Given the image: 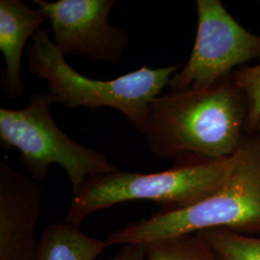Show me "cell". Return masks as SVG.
<instances>
[{"mask_svg": "<svg viewBox=\"0 0 260 260\" xmlns=\"http://www.w3.org/2000/svg\"><path fill=\"white\" fill-rule=\"evenodd\" d=\"M211 229L260 236V138L249 133L233 171L214 194L195 205L162 211L110 233V245H143Z\"/></svg>", "mask_w": 260, "mask_h": 260, "instance_id": "7a4b0ae2", "label": "cell"}, {"mask_svg": "<svg viewBox=\"0 0 260 260\" xmlns=\"http://www.w3.org/2000/svg\"><path fill=\"white\" fill-rule=\"evenodd\" d=\"M146 260H217L199 233L184 234L146 246Z\"/></svg>", "mask_w": 260, "mask_h": 260, "instance_id": "7c38bea8", "label": "cell"}, {"mask_svg": "<svg viewBox=\"0 0 260 260\" xmlns=\"http://www.w3.org/2000/svg\"><path fill=\"white\" fill-rule=\"evenodd\" d=\"M217 260H260V236L224 229L199 232Z\"/></svg>", "mask_w": 260, "mask_h": 260, "instance_id": "8fae6325", "label": "cell"}, {"mask_svg": "<svg viewBox=\"0 0 260 260\" xmlns=\"http://www.w3.org/2000/svg\"><path fill=\"white\" fill-rule=\"evenodd\" d=\"M42 199L38 181L0 163V260H36Z\"/></svg>", "mask_w": 260, "mask_h": 260, "instance_id": "ba28073f", "label": "cell"}, {"mask_svg": "<svg viewBox=\"0 0 260 260\" xmlns=\"http://www.w3.org/2000/svg\"><path fill=\"white\" fill-rule=\"evenodd\" d=\"M248 114L246 95L230 75L205 89L158 95L142 135L151 153L175 165L220 161L240 149Z\"/></svg>", "mask_w": 260, "mask_h": 260, "instance_id": "6da1fadb", "label": "cell"}, {"mask_svg": "<svg viewBox=\"0 0 260 260\" xmlns=\"http://www.w3.org/2000/svg\"><path fill=\"white\" fill-rule=\"evenodd\" d=\"M235 85L246 95L249 114L248 130L253 133L260 120V63L251 67H241L233 75Z\"/></svg>", "mask_w": 260, "mask_h": 260, "instance_id": "4fadbf2b", "label": "cell"}, {"mask_svg": "<svg viewBox=\"0 0 260 260\" xmlns=\"http://www.w3.org/2000/svg\"><path fill=\"white\" fill-rule=\"evenodd\" d=\"M235 154L220 161L175 165L167 171L143 174L117 171L88 178L73 194L66 223L80 226L100 210L130 201H150L164 212L183 209L214 194L230 177Z\"/></svg>", "mask_w": 260, "mask_h": 260, "instance_id": "277c9868", "label": "cell"}, {"mask_svg": "<svg viewBox=\"0 0 260 260\" xmlns=\"http://www.w3.org/2000/svg\"><path fill=\"white\" fill-rule=\"evenodd\" d=\"M50 22L52 42L63 55L85 56L94 62L120 63L129 35L108 22L117 0H34Z\"/></svg>", "mask_w": 260, "mask_h": 260, "instance_id": "52a82bcc", "label": "cell"}, {"mask_svg": "<svg viewBox=\"0 0 260 260\" xmlns=\"http://www.w3.org/2000/svg\"><path fill=\"white\" fill-rule=\"evenodd\" d=\"M49 93L34 94L26 107L0 109V145L8 152L17 149L36 181L43 180L52 164L65 170L75 194L90 177L112 174L118 167L99 150L69 137L53 120Z\"/></svg>", "mask_w": 260, "mask_h": 260, "instance_id": "5b68a950", "label": "cell"}, {"mask_svg": "<svg viewBox=\"0 0 260 260\" xmlns=\"http://www.w3.org/2000/svg\"><path fill=\"white\" fill-rule=\"evenodd\" d=\"M253 133H255L260 138V120L259 121L257 122V124H256V126H255V129L253 131Z\"/></svg>", "mask_w": 260, "mask_h": 260, "instance_id": "9a60e30c", "label": "cell"}, {"mask_svg": "<svg viewBox=\"0 0 260 260\" xmlns=\"http://www.w3.org/2000/svg\"><path fill=\"white\" fill-rule=\"evenodd\" d=\"M29 73L47 81L54 104L69 109L113 108L122 113L133 128L143 134L150 103L162 94L178 65L159 69L142 67L112 80H94L77 73L67 62L46 28L39 30L28 47Z\"/></svg>", "mask_w": 260, "mask_h": 260, "instance_id": "3957f363", "label": "cell"}, {"mask_svg": "<svg viewBox=\"0 0 260 260\" xmlns=\"http://www.w3.org/2000/svg\"><path fill=\"white\" fill-rule=\"evenodd\" d=\"M108 260H146V246L124 245L121 251Z\"/></svg>", "mask_w": 260, "mask_h": 260, "instance_id": "5bb4252c", "label": "cell"}, {"mask_svg": "<svg viewBox=\"0 0 260 260\" xmlns=\"http://www.w3.org/2000/svg\"><path fill=\"white\" fill-rule=\"evenodd\" d=\"M47 21L48 18L43 11L31 9L21 0L0 1V50L5 61L0 85L10 100L19 99L25 92L21 75L22 53L28 40Z\"/></svg>", "mask_w": 260, "mask_h": 260, "instance_id": "9c48e42d", "label": "cell"}, {"mask_svg": "<svg viewBox=\"0 0 260 260\" xmlns=\"http://www.w3.org/2000/svg\"><path fill=\"white\" fill-rule=\"evenodd\" d=\"M109 246L68 223L47 225L39 238L36 260H95Z\"/></svg>", "mask_w": 260, "mask_h": 260, "instance_id": "30bf717a", "label": "cell"}, {"mask_svg": "<svg viewBox=\"0 0 260 260\" xmlns=\"http://www.w3.org/2000/svg\"><path fill=\"white\" fill-rule=\"evenodd\" d=\"M195 45L183 69L169 83L171 92L200 90L260 58V36L233 18L220 0H197Z\"/></svg>", "mask_w": 260, "mask_h": 260, "instance_id": "8992f818", "label": "cell"}]
</instances>
